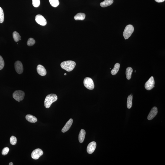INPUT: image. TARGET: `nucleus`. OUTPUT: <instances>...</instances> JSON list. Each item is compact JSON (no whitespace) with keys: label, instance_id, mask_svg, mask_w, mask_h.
Here are the masks:
<instances>
[{"label":"nucleus","instance_id":"nucleus-19","mask_svg":"<svg viewBox=\"0 0 165 165\" xmlns=\"http://www.w3.org/2000/svg\"><path fill=\"white\" fill-rule=\"evenodd\" d=\"M132 72L133 69L131 67H129L127 68L126 71V75L127 80H130L131 78Z\"/></svg>","mask_w":165,"mask_h":165},{"label":"nucleus","instance_id":"nucleus-28","mask_svg":"<svg viewBox=\"0 0 165 165\" xmlns=\"http://www.w3.org/2000/svg\"><path fill=\"white\" fill-rule=\"evenodd\" d=\"M9 148H7V147H6V148H5L3 149L2 153L3 155H6L8 154V153L9 152Z\"/></svg>","mask_w":165,"mask_h":165},{"label":"nucleus","instance_id":"nucleus-25","mask_svg":"<svg viewBox=\"0 0 165 165\" xmlns=\"http://www.w3.org/2000/svg\"><path fill=\"white\" fill-rule=\"evenodd\" d=\"M10 142L11 144L15 145L17 143V139L16 137L14 136H11L10 139Z\"/></svg>","mask_w":165,"mask_h":165},{"label":"nucleus","instance_id":"nucleus-12","mask_svg":"<svg viewBox=\"0 0 165 165\" xmlns=\"http://www.w3.org/2000/svg\"><path fill=\"white\" fill-rule=\"evenodd\" d=\"M37 71L38 74L40 76H44L46 75L47 71L46 69H45L44 66L40 65H39L37 66Z\"/></svg>","mask_w":165,"mask_h":165},{"label":"nucleus","instance_id":"nucleus-29","mask_svg":"<svg viewBox=\"0 0 165 165\" xmlns=\"http://www.w3.org/2000/svg\"><path fill=\"white\" fill-rule=\"evenodd\" d=\"M155 1L158 3H161L164 2L165 0H155Z\"/></svg>","mask_w":165,"mask_h":165},{"label":"nucleus","instance_id":"nucleus-7","mask_svg":"<svg viewBox=\"0 0 165 165\" xmlns=\"http://www.w3.org/2000/svg\"><path fill=\"white\" fill-rule=\"evenodd\" d=\"M155 81L153 77H151L145 84V87L146 90H151L154 87Z\"/></svg>","mask_w":165,"mask_h":165},{"label":"nucleus","instance_id":"nucleus-23","mask_svg":"<svg viewBox=\"0 0 165 165\" xmlns=\"http://www.w3.org/2000/svg\"><path fill=\"white\" fill-rule=\"evenodd\" d=\"M4 21V14L2 8L0 7V23H2Z\"/></svg>","mask_w":165,"mask_h":165},{"label":"nucleus","instance_id":"nucleus-17","mask_svg":"<svg viewBox=\"0 0 165 165\" xmlns=\"http://www.w3.org/2000/svg\"><path fill=\"white\" fill-rule=\"evenodd\" d=\"M120 67V64L119 63H116L114 65V68L111 71V74L113 75H116L119 70Z\"/></svg>","mask_w":165,"mask_h":165},{"label":"nucleus","instance_id":"nucleus-24","mask_svg":"<svg viewBox=\"0 0 165 165\" xmlns=\"http://www.w3.org/2000/svg\"><path fill=\"white\" fill-rule=\"evenodd\" d=\"M35 40L34 39L32 38H29L27 42V44L29 46H33L35 44Z\"/></svg>","mask_w":165,"mask_h":165},{"label":"nucleus","instance_id":"nucleus-10","mask_svg":"<svg viewBox=\"0 0 165 165\" xmlns=\"http://www.w3.org/2000/svg\"><path fill=\"white\" fill-rule=\"evenodd\" d=\"M96 147V142L93 141L89 144L87 148V152L89 154H91L95 151Z\"/></svg>","mask_w":165,"mask_h":165},{"label":"nucleus","instance_id":"nucleus-14","mask_svg":"<svg viewBox=\"0 0 165 165\" xmlns=\"http://www.w3.org/2000/svg\"><path fill=\"white\" fill-rule=\"evenodd\" d=\"M114 3V0H105L100 3V5L101 7H105L111 5Z\"/></svg>","mask_w":165,"mask_h":165},{"label":"nucleus","instance_id":"nucleus-13","mask_svg":"<svg viewBox=\"0 0 165 165\" xmlns=\"http://www.w3.org/2000/svg\"><path fill=\"white\" fill-rule=\"evenodd\" d=\"M73 123V120L72 119H70L69 120V121L66 123L65 125L61 130V131L63 133L65 132L70 129L71 126Z\"/></svg>","mask_w":165,"mask_h":165},{"label":"nucleus","instance_id":"nucleus-21","mask_svg":"<svg viewBox=\"0 0 165 165\" xmlns=\"http://www.w3.org/2000/svg\"><path fill=\"white\" fill-rule=\"evenodd\" d=\"M13 38L14 39V41L17 42L21 39V36L19 33L17 32L14 31L13 33Z\"/></svg>","mask_w":165,"mask_h":165},{"label":"nucleus","instance_id":"nucleus-2","mask_svg":"<svg viewBox=\"0 0 165 165\" xmlns=\"http://www.w3.org/2000/svg\"><path fill=\"white\" fill-rule=\"evenodd\" d=\"M58 99L57 95L55 94H50L46 97L44 101V106L47 108H49L52 103Z\"/></svg>","mask_w":165,"mask_h":165},{"label":"nucleus","instance_id":"nucleus-8","mask_svg":"<svg viewBox=\"0 0 165 165\" xmlns=\"http://www.w3.org/2000/svg\"><path fill=\"white\" fill-rule=\"evenodd\" d=\"M35 20L37 23L40 25L45 26L46 25L47 22L46 19L42 15L40 14L36 15Z\"/></svg>","mask_w":165,"mask_h":165},{"label":"nucleus","instance_id":"nucleus-22","mask_svg":"<svg viewBox=\"0 0 165 165\" xmlns=\"http://www.w3.org/2000/svg\"><path fill=\"white\" fill-rule=\"evenodd\" d=\"M49 1L50 4L53 7H57L59 4V0H49Z\"/></svg>","mask_w":165,"mask_h":165},{"label":"nucleus","instance_id":"nucleus-27","mask_svg":"<svg viewBox=\"0 0 165 165\" xmlns=\"http://www.w3.org/2000/svg\"><path fill=\"white\" fill-rule=\"evenodd\" d=\"M4 61L2 57L0 56V70H1L4 68Z\"/></svg>","mask_w":165,"mask_h":165},{"label":"nucleus","instance_id":"nucleus-9","mask_svg":"<svg viewBox=\"0 0 165 165\" xmlns=\"http://www.w3.org/2000/svg\"><path fill=\"white\" fill-rule=\"evenodd\" d=\"M15 69L16 72L19 74H21L23 71V66L20 61H16L15 64Z\"/></svg>","mask_w":165,"mask_h":165},{"label":"nucleus","instance_id":"nucleus-1","mask_svg":"<svg viewBox=\"0 0 165 165\" xmlns=\"http://www.w3.org/2000/svg\"><path fill=\"white\" fill-rule=\"evenodd\" d=\"M76 65V62L72 61H63L61 64V68L68 72H70L73 70Z\"/></svg>","mask_w":165,"mask_h":165},{"label":"nucleus","instance_id":"nucleus-3","mask_svg":"<svg viewBox=\"0 0 165 165\" xmlns=\"http://www.w3.org/2000/svg\"><path fill=\"white\" fill-rule=\"evenodd\" d=\"M134 27L132 25H128L125 27L123 35L125 40L127 39L131 36L134 31Z\"/></svg>","mask_w":165,"mask_h":165},{"label":"nucleus","instance_id":"nucleus-11","mask_svg":"<svg viewBox=\"0 0 165 165\" xmlns=\"http://www.w3.org/2000/svg\"><path fill=\"white\" fill-rule=\"evenodd\" d=\"M158 113V108L156 107H154L150 111L148 117L149 120H152L156 116Z\"/></svg>","mask_w":165,"mask_h":165},{"label":"nucleus","instance_id":"nucleus-5","mask_svg":"<svg viewBox=\"0 0 165 165\" xmlns=\"http://www.w3.org/2000/svg\"><path fill=\"white\" fill-rule=\"evenodd\" d=\"M84 84L86 88L88 89L92 90L94 88V84L93 79L90 78H85L84 80Z\"/></svg>","mask_w":165,"mask_h":165},{"label":"nucleus","instance_id":"nucleus-31","mask_svg":"<svg viewBox=\"0 0 165 165\" xmlns=\"http://www.w3.org/2000/svg\"><path fill=\"white\" fill-rule=\"evenodd\" d=\"M66 75V73L64 74V75Z\"/></svg>","mask_w":165,"mask_h":165},{"label":"nucleus","instance_id":"nucleus-20","mask_svg":"<svg viewBox=\"0 0 165 165\" xmlns=\"http://www.w3.org/2000/svg\"><path fill=\"white\" fill-rule=\"evenodd\" d=\"M132 94H131L128 97L127 101V107L128 109H130L132 105Z\"/></svg>","mask_w":165,"mask_h":165},{"label":"nucleus","instance_id":"nucleus-15","mask_svg":"<svg viewBox=\"0 0 165 165\" xmlns=\"http://www.w3.org/2000/svg\"><path fill=\"white\" fill-rule=\"evenodd\" d=\"M25 118L27 121L30 123H35L38 121L37 118L32 115H27L25 116Z\"/></svg>","mask_w":165,"mask_h":165},{"label":"nucleus","instance_id":"nucleus-6","mask_svg":"<svg viewBox=\"0 0 165 165\" xmlns=\"http://www.w3.org/2000/svg\"><path fill=\"white\" fill-rule=\"evenodd\" d=\"M42 150L40 149H36L32 152L31 157L33 159H38L43 154Z\"/></svg>","mask_w":165,"mask_h":165},{"label":"nucleus","instance_id":"nucleus-18","mask_svg":"<svg viewBox=\"0 0 165 165\" xmlns=\"http://www.w3.org/2000/svg\"><path fill=\"white\" fill-rule=\"evenodd\" d=\"M85 14L83 13H79L74 17L76 20H83L85 18Z\"/></svg>","mask_w":165,"mask_h":165},{"label":"nucleus","instance_id":"nucleus-16","mask_svg":"<svg viewBox=\"0 0 165 165\" xmlns=\"http://www.w3.org/2000/svg\"><path fill=\"white\" fill-rule=\"evenodd\" d=\"M85 131L84 129H81L79 135V140L80 143H82L84 142L85 139Z\"/></svg>","mask_w":165,"mask_h":165},{"label":"nucleus","instance_id":"nucleus-4","mask_svg":"<svg viewBox=\"0 0 165 165\" xmlns=\"http://www.w3.org/2000/svg\"><path fill=\"white\" fill-rule=\"evenodd\" d=\"M25 95L24 92L21 90H16L13 94L14 99L19 102L24 99Z\"/></svg>","mask_w":165,"mask_h":165},{"label":"nucleus","instance_id":"nucleus-30","mask_svg":"<svg viewBox=\"0 0 165 165\" xmlns=\"http://www.w3.org/2000/svg\"><path fill=\"white\" fill-rule=\"evenodd\" d=\"M13 164L12 162H10V163H9V165H13Z\"/></svg>","mask_w":165,"mask_h":165},{"label":"nucleus","instance_id":"nucleus-26","mask_svg":"<svg viewBox=\"0 0 165 165\" xmlns=\"http://www.w3.org/2000/svg\"><path fill=\"white\" fill-rule=\"evenodd\" d=\"M32 3L34 7H38L40 5V0H32Z\"/></svg>","mask_w":165,"mask_h":165}]
</instances>
